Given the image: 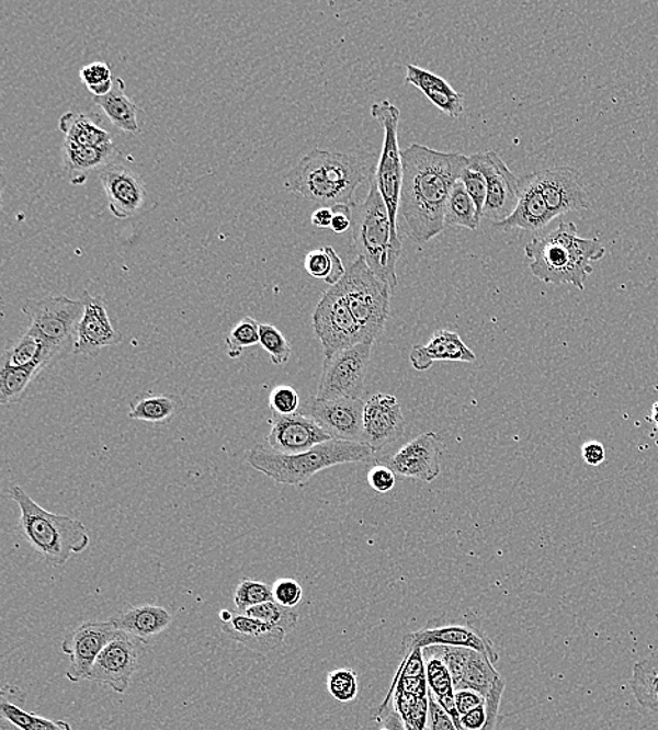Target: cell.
Instances as JSON below:
<instances>
[{
  "instance_id": "cell-25",
  "label": "cell",
  "mask_w": 658,
  "mask_h": 730,
  "mask_svg": "<svg viewBox=\"0 0 658 730\" xmlns=\"http://www.w3.org/2000/svg\"><path fill=\"white\" fill-rule=\"evenodd\" d=\"M436 362L475 363L476 354L466 346L458 333L440 329L427 344L415 346L410 353V363L417 372H427Z\"/></svg>"
},
{
  "instance_id": "cell-22",
  "label": "cell",
  "mask_w": 658,
  "mask_h": 730,
  "mask_svg": "<svg viewBox=\"0 0 658 730\" xmlns=\"http://www.w3.org/2000/svg\"><path fill=\"white\" fill-rule=\"evenodd\" d=\"M269 424L271 429L268 443L270 448L279 454L306 453L331 440L318 423L300 413L291 414V417L273 414Z\"/></svg>"
},
{
  "instance_id": "cell-46",
  "label": "cell",
  "mask_w": 658,
  "mask_h": 730,
  "mask_svg": "<svg viewBox=\"0 0 658 730\" xmlns=\"http://www.w3.org/2000/svg\"><path fill=\"white\" fill-rule=\"evenodd\" d=\"M328 692L339 703L354 702L359 695L356 673L350 669L333 670L328 674Z\"/></svg>"
},
{
  "instance_id": "cell-31",
  "label": "cell",
  "mask_w": 658,
  "mask_h": 730,
  "mask_svg": "<svg viewBox=\"0 0 658 730\" xmlns=\"http://www.w3.org/2000/svg\"><path fill=\"white\" fill-rule=\"evenodd\" d=\"M93 102L103 110L110 122L127 134H138V107L125 93L122 78L114 79L112 92L103 98H93Z\"/></svg>"
},
{
  "instance_id": "cell-21",
  "label": "cell",
  "mask_w": 658,
  "mask_h": 730,
  "mask_svg": "<svg viewBox=\"0 0 658 730\" xmlns=\"http://www.w3.org/2000/svg\"><path fill=\"white\" fill-rule=\"evenodd\" d=\"M110 213L115 218L134 217L147 204V187L143 179L125 164L114 162L100 172Z\"/></svg>"
},
{
  "instance_id": "cell-39",
  "label": "cell",
  "mask_w": 658,
  "mask_h": 730,
  "mask_svg": "<svg viewBox=\"0 0 658 730\" xmlns=\"http://www.w3.org/2000/svg\"><path fill=\"white\" fill-rule=\"evenodd\" d=\"M305 270L310 276L324 280L333 287L344 277L347 269L343 262L331 247L310 250L305 256Z\"/></svg>"
},
{
  "instance_id": "cell-5",
  "label": "cell",
  "mask_w": 658,
  "mask_h": 730,
  "mask_svg": "<svg viewBox=\"0 0 658 730\" xmlns=\"http://www.w3.org/2000/svg\"><path fill=\"white\" fill-rule=\"evenodd\" d=\"M353 209V247L371 272L389 285L392 292L398 287L396 273L401 253L398 233L392 231L388 208L382 198L375 173L370 180L368 196L361 204H351Z\"/></svg>"
},
{
  "instance_id": "cell-44",
  "label": "cell",
  "mask_w": 658,
  "mask_h": 730,
  "mask_svg": "<svg viewBox=\"0 0 658 730\" xmlns=\"http://www.w3.org/2000/svg\"><path fill=\"white\" fill-rule=\"evenodd\" d=\"M260 346L264 349L265 353H269L271 363L274 365L288 363L291 354H293V347L284 333L270 323L260 324Z\"/></svg>"
},
{
  "instance_id": "cell-54",
  "label": "cell",
  "mask_w": 658,
  "mask_h": 730,
  "mask_svg": "<svg viewBox=\"0 0 658 730\" xmlns=\"http://www.w3.org/2000/svg\"><path fill=\"white\" fill-rule=\"evenodd\" d=\"M487 723V707L486 704L480 705L472 711L462 715L461 728L462 730H481Z\"/></svg>"
},
{
  "instance_id": "cell-30",
  "label": "cell",
  "mask_w": 658,
  "mask_h": 730,
  "mask_svg": "<svg viewBox=\"0 0 658 730\" xmlns=\"http://www.w3.org/2000/svg\"><path fill=\"white\" fill-rule=\"evenodd\" d=\"M117 149L114 144L107 147H82L72 142L64 144V162L70 173H73L75 184L84 183L87 173L94 169H104L114 163Z\"/></svg>"
},
{
  "instance_id": "cell-1",
  "label": "cell",
  "mask_w": 658,
  "mask_h": 730,
  "mask_svg": "<svg viewBox=\"0 0 658 730\" xmlns=\"http://www.w3.org/2000/svg\"><path fill=\"white\" fill-rule=\"evenodd\" d=\"M401 159L399 214L404 217V231L415 243L426 244L444 232L446 202L469 167V157L413 144L401 151Z\"/></svg>"
},
{
  "instance_id": "cell-26",
  "label": "cell",
  "mask_w": 658,
  "mask_h": 730,
  "mask_svg": "<svg viewBox=\"0 0 658 730\" xmlns=\"http://www.w3.org/2000/svg\"><path fill=\"white\" fill-rule=\"evenodd\" d=\"M406 83L419 89L440 112L451 118L464 114V94L456 92L445 79L426 69L409 64L406 67Z\"/></svg>"
},
{
  "instance_id": "cell-41",
  "label": "cell",
  "mask_w": 658,
  "mask_h": 730,
  "mask_svg": "<svg viewBox=\"0 0 658 730\" xmlns=\"http://www.w3.org/2000/svg\"><path fill=\"white\" fill-rule=\"evenodd\" d=\"M226 350L230 358H239L246 349L260 344V323L256 319L245 317L235 324L225 339Z\"/></svg>"
},
{
  "instance_id": "cell-43",
  "label": "cell",
  "mask_w": 658,
  "mask_h": 730,
  "mask_svg": "<svg viewBox=\"0 0 658 730\" xmlns=\"http://www.w3.org/2000/svg\"><path fill=\"white\" fill-rule=\"evenodd\" d=\"M273 590L258 580L243 579L235 590L234 603L239 614H245L249 608L259 606V604L271 602Z\"/></svg>"
},
{
  "instance_id": "cell-18",
  "label": "cell",
  "mask_w": 658,
  "mask_h": 730,
  "mask_svg": "<svg viewBox=\"0 0 658 730\" xmlns=\"http://www.w3.org/2000/svg\"><path fill=\"white\" fill-rule=\"evenodd\" d=\"M556 217L571 212H587L591 202L581 174L567 167L547 168L530 173Z\"/></svg>"
},
{
  "instance_id": "cell-9",
  "label": "cell",
  "mask_w": 658,
  "mask_h": 730,
  "mask_svg": "<svg viewBox=\"0 0 658 730\" xmlns=\"http://www.w3.org/2000/svg\"><path fill=\"white\" fill-rule=\"evenodd\" d=\"M22 311L32 319L30 332L63 354L75 347L80 321L84 313L82 299H70L65 295L27 299Z\"/></svg>"
},
{
  "instance_id": "cell-23",
  "label": "cell",
  "mask_w": 658,
  "mask_h": 730,
  "mask_svg": "<svg viewBox=\"0 0 658 730\" xmlns=\"http://www.w3.org/2000/svg\"><path fill=\"white\" fill-rule=\"evenodd\" d=\"M80 299L84 304V313L79 323L73 354L93 356L100 350L122 343L123 334L113 328L104 299L93 297L88 292H84Z\"/></svg>"
},
{
  "instance_id": "cell-11",
  "label": "cell",
  "mask_w": 658,
  "mask_h": 730,
  "mask_svg": "<svg viewBox=\"0 0 658 730\" xmlns=\"http://www.w3.org/2000/svg\"><path fill=\"white\" fill-rule=\"evenodd\" d=\"M435 645L475 649L486 654L494 663L500 660L499 652L481 627L480 619L472 613L466 614L458 623L445 624L439 618L431 619L426 627L406 634L401 641V653L415 648L435 647Z\"/></svg>"
},
{
  "instance_id": "cell-53",
  "label": "cell",
  "mask_w": 658,
  "mask_h": 730,
  "mask_svg": "<svg viewBox=\"0 0 658 730\" xmlns=\"http://www.w3.org/2000/svg\"><path fill=\"white\" fill-rule=\"evenodd\" d=\"M484 704H486L484 695L474 692V689L455 692V707L458 709L461 717Z\"/></svg>"
},
{
  "instance_id": "cell-32",
  "label": "cell",
  "mask_w": 658,
  "mask_h": 730,
  "mask_svg": "<svg viewBox=\"0 0 658 730\" xmlns=\"http://www.w3.org/2000/svg\"><path fill=\"white\" fill-rule=\"evenodd\" d=\"M61 354L57 350L27 330L16 343L4 350L0 365L24 367L30 364H42L44 367H48Z\"/></svg>"
},
{
  "instance_id": "cell-17",
  "label": "cell",
  "mask_w": 658,
  "mask_h": 730,
  "mask_svg": "<svg viewBox=\"0 0 658 730\" xmlns=\"http://www.w3.org/2000/svg\"><path fill=\"white\" fill-rule=\"evenodd\" d=\"M444 440L435 432L420 434L390 457L379 459L396 477L431 483L441 474V458L444 454Z\"/></svg>"
},
{
  "instance_id": "cell-40",
  "label": "cell",
  "mask_w": 658,
  "mask_h": 730,
  "mask_svg": "<svg viewBox=\"0 0 658 730\" xmlns=\"http://www.w3.org/2000/svg\"><path fill=\"white\" fill-rule=\"evenodd\" d=\"M0 717L20 730H72L67 721H52V719L38 717V715L24 711L19 705L4 702L0 704Z\"/></svg>"
},
{
  "instance_id": "cell-12",
  "label": "cell",
  "mask_w": 658,
  "mask_h": 730,
  "mask_svg": "<svg viewBox=\"0 0 658 730\" xmlns=\"http://www.w3.org/2000/svg\"><path fill=\"white\" fill-rule=\"evenodd\" d=\"M374 343L365 342L326 358L316 398L361 399L371 364Z\"/></svg>"
},
{
  "instance_id": "cell-20",
  "label": "cell",
  "mask_w": 658,
  "mask_h": 730,
  "mask_svg": "<svg viewBox=\"0 0 658 730\" xmlns=\"http://www.w3.org/2000/svg\"><path fill=\"white\" fill-rule=\"evenodd\" d=\"M406 419L399 399L389 393H375L365 401L363 442L374 452L404 437Z\"/></svg>"
},
{
  "instance_id": "cell-2",
  "label": "cell",
  "mask_w": 658,
  "mask_h": 730,
  "mask_svg": "<svg viewBox=\"0 0 658 730\" xmlns=\"http://www.w3.org/2000/svg\"><path fill=\"white\" fill-rule=\"evenodd\" d=\"M375 173L371 155L314 149L284 176L286 192L321 207L353 204L355 190Z\"/></svg>"
},
{
  "instance_id": "cell-57",
  "label": "cell",
  "mask_w": 658,
  "mask_h": 730,
  "mask_svg": "<svg viewBox=\"0 0 658 730\" xmlns=\"http://www.w3.org/2000/svg\"><path fill=\"white\" fill-rule=\"evenodd\" d=\"M0 698L4 699V702L16 704L19 707H23L24 702H26V695H24L22 689L14 686H3L2 697Z\"/></svg>"
},
{
  "instance_id": "cell-36",
  "label": "cell",
  "mask_w": 658,
  "mask_h": 730,
  "mask_svg": "<svg viewBox=\"0 0 658 730\" xmlns=\"http://www.w3.org/2000/svg\"><path fill=\"white\" fill-rule=\"evenodd\" d=\"M385 698L394 704L406 729L429 730L430 695H416L390 687Z\"/></svg>"
},
{
  "instance_id": "cell-38",
  "label": "cell",
  "mask_w": 658,
  "mask_h": 730,
  "mask_svg": "<svg viewBox=\"0 0 658 730\" xmlns=\"http://www.w3.org/2000/svg\"><path fill=\"white\" fill-rule=\"evenodd\" d=\"M480 221L474 199L470 198L464 183L460 180L452 189L449 202H446L445 227H462L476 231Z\"/></svg>"
},
{
  "instance_id": "cell-59",
  "label": "cell",
  "mask_w": 658,
  "mask_h": 730,
  "mask_svg": "<svg viewBox=\"0 0 658 730\" xmlns=\"http://www.w3.org/2000/svg\"><path fill=\"white\" fill-rule=\"evenodd\" d=\"M0 730H20V729L14 727V725L10 723L9 721H7V719L2 718L0 719Z\"/></svg>"
},
{
  "instance_id": "cell-42",
  "label": "cell",
  "mask_w": 658,
  "mask_h": 730,
  "mask_svg": "<svg viewBox=\"0 0 658 730\" xmlns=\"http://www.w3.org/2000/svg\"><path fill=\"white\" fill-rule=\"evenodd\" d=\"M245 614L251 618L273 625V627L284 629L286 634L293 632L296 624H298V614H296L295 609L280 606L274 600L251 607Z\"/></svg>"
},
{
  "instance_id": "cell-50",
  "label": "cell",
  "mask_w": 658,
  "mask_h": 730,
  "mask_svg": "<svg viewBox=\"0 0 658 730\" xmlns=\"http://www.w3.org/2000/svg\"><path fill=\"white\" fill-rule=\"evenodd\" d=\"M366 479H368L371 489L381 494L389 493L396 487V474L385 464H375L370 469Z\"/></svg>"
},
{
  "instance_id": "cell-49",
  "label": "cell",
  "mask_w": 658,
  "mask_h": 730,
  "mask_svg": "<svg viewBox=\"0 0 658 730\" xmlns=\"http://www.w3.org/2000/svg\"><path fill=\"white\" fill-rule=\"evenodd\" d=\"M271 590L274 602L285 608H295L304 598V589L294 579L275 580Z\"/></svg>"
},
{
  "instance_id": "cell-19",
  "label": "cell",
  "mask_w": 658,
  "mask_h": 730,
  "mask_svg": "<svg viewBox=\"0 0 658 730\" xmlns=\"http://www.w3.org/2000/svg\"><path fill=\"white\" fill-rule=\"evenodd\" d=\"M117 631L112 619H109V621L83 623L65 637L63 652L69 658L67 670L69 682L79 683L88 680L95 659Z\"/></svg>"
},
{
  "instance_id": "cell-60",
  "label": "cell",
  "mask_w": 658,
  "mask_h": 730,
  "mask_svg": "<svg viewBox=\"0 0 658 730\" xmlns=\"http://www.w3.org/2000/svg\"><path fill=\"white\" fill-rule=\"evenodd\" d=\"M651 420H653V423H655V424H656V427L658 429V402H656L655 404H653V409H651Z\"/></svg>"
},
{
  "instance_id": "cell-29",
  "label": "cell",
  "mask_w": 658,
  "mask_h": 730,
  "mask_svg": "<svg viewBox=\"0 0 658 730\" xmlns=\"http://www.w3.org/2000/svg\"><path fill=\"white\" fill-rule=\"evenodd\" d=\"M59 129L65 141L82 145V147H107L113 145V135L103 127L99 114L68 112L59 118Z\"/></svg>"
},
{
  "instance_id": "cell-56",
  "label": "cell",
  "mask_w": 658,
  "mask_h": 730,
  "mask_svg": "<svg viewBox=\"0 0 658 730\" xmlns=\"http://www.w3.org/2000/svg\"><path fill=\"white\" fill-rule=\"evenodd\" d=\"M310 223H313L316 228H331V223H333V209L330 207H320L316 209L313 217H310Z\"/></svg>"
},
{
  "instance_id": "cell-13",
  "label": "cell",
  "mask_w": 658,
  "mask_h": 730,
  "mask_svg": "<svg viewBox=\"0 0 658 730\" xmlns=\"http://www.w3.org/2000/svg\"><path fill=\"white\" fill-rule=\"evenodd\" d=\"M470 168L484 174L487 183V197L481 219L500 224L510 217L519 204L520 179L511 172L499 153L489 151L469 157Z\"/></svg>"
},
{
  "instance_id": "cell-24",
  "label": "cell",
  "mask_w": 658,
  "mask_h": 730,
  "mask_svg": "<svg viewBox=\"0 0 658 730\" xmlns=\"http://www.w3.org/2000/svg\"><path fill=\"white\" fill-rule=\"evenodd\" d=\"M520 198L514 213L506 221L496 224L495 227L509 231V229H522L526 232H537L546 228L555 219L551 213L544 196L537 189L531 174H525L519 182Z\"/></svg>"
},
{
  "instance_id": "cell-15",
  "label": "cell",
  "mask_w": 658,
  "mask_h": 730,
  "mask_svg": "<svg viewBox=\"0 0 658 730\" xmlns=\"http://www.w3.org/2000/svg\"><path fill=\"white\" fill-rule=\"evenodd\" d=\"M140 643L143 641L133 635L115 632L95 659L89 682L105 684L118 694L127 693L131 680L139 668Z\"/></svg>"
},
{
  "instance_id": "cell-3",
  "label": "cell",
  "mask_w": 658,
  "mask_h": 730,
  "mask_svg": "<svg viewBox=\"0 0 658 730\" xmlns=\"http://www.w3.org/2000/svg\"><path fill=\"white\" fill-rule=\"evenodd\" d=\"M600 239L581 238L575 223H560L544 237L525 247L531 273L546 284H570L585 292L587 278L594 272L591 262L605 256Z\"/></svg>"
},
{
  "instance_id": "cell-16",
  "label": "cell",
  "mask_w": 658,
  "mask_h": 730,
  "mask_svg": "<svg viewBox=\"0 0 658 730\" xmlns=\"http://www.w3.org/2000/svg\"><path fill=\"white\" fill-rule=\"evenodd\" d=\"M365 402L363 399H334L324 401L310 397L300 404L298 413L318 423L331 440L339 442H363V419Z\"/></svg>"
},
{
  "instance_id": "cell-48",
  "label": "cell",
  "mask_w": 658,
  "mask_h": 730,
  "mask_svg": "<svg viewBox=\"0 0 658 730\" xmlns=\"http://www.w3.org/2000/svg\"><path fill=\"white\" fill-rule=\"evenodd\" d=\"M461 182L464 183L466 192H468L472 199L476 205L477 214L481 219L487 197V183L484 174L477 172L476 169L468 168L462 173Z\"/></svg>"
},
{
  "instance_id": "cell-55",
  "label": "cell",
  "mask_w": 658,
  "mask_h": 730,
  "mask_svg": "<svg viewBox=\"0 0 658 730\" xmlns=\"http://www.w3.org/2000/svg\"><path fill=\"white\" fill-rule=\"evenodd\" d=\"M581 457L587 465L598 467V465L605 461V447L598 442L586 443L585 446L581 447Z\"/></svg>"
},
{
  "instance_id": "cell-58",
  "label": "cell",
  "mask_w": 658,
  "mask_h": 730,
  "mask_svg": "<svg viewBox=\"0 0 658 730\" xmlns=\"http://www.w3.org/2000/svg\"><path fill=\"white\" fill-rule=\"evenodd\" d=\"M219 618H220V621H223V624L229 623L230 619L234 618V614L228 612V609H223V612H220V614H219Z\"/></svg>"
},
{
  "instance_id": "cell-14",
  "label": "cell",
  "mask_w": 658,
  "mask_h": 730,
  "mask_svg": "<svg viewBox=\"0 0 658 730\" xmlns=\"http://www.w3.org/2000/svg\"><path fill=\"white\" fill-rule=\"evenodd\" d=\"M423 657L439 658L446 664L455 692L474 689L486 698L501 678L495 663L479 650L435 645L423 648Z\"/></svg>"
},
{
  "instance_id": "cell-4",
  "label": "cell",
  "mask_w": 658,
  "mask_h": 730,
  "mask_svg": "<svg viewBox=\"0 0 658 730\" xmlns=\"http://www.w3.org/2000/svg\"><path fill=\"white\" fill-rule=\"evenodd\" d=\"M9 494L20 509V535L52 567H61L89 547L88 528L79 520L47 512L19 484L10 488Z\"/></svg>"
},
{
  "instance_id": "cell-35",
  "label": "cell",
  "mask_w": 658,
  "mask_h": 730,
  "mask_svg": "<svg viewBox=\"0 0 658 730\" xmlns=\"http://www.w3.org/2000/svg\"><path fill=\"white\" fill-rule=\"evenodd\" d=\"M184 403L175 395H160V397H145L133 402L129 418L152 424H168L182 413Z\"/></svg>"
},
{
  "instance_id": "cell-45",
  "label": "cell",
  "mask_w": 658,
  "mask_h": 730,
  "mask_svg": "<svg viewBox=\"0 0 658 730\" xmlns=\"http://www.w3.org/2000/svg\"><path fill=\"white\" fill-rule=\"evenodd\" d=\"M79 77L93 98L105 96L114 87L112 68L107 62L89 64L80 69Z\"/></svg>"
},
{
  "instance_id": "cell-37",
  "label": "cell",
  "mask_w": 658,
  "mask_h": 730,
  "mask_svg": "<svg viewBox=\"0 0 658 730\" xmlns=\"http://www.w3.org/2000/svg\"><path fill=\"white\" fill-rule=\"evenodd\" d=\"M44 368L47 367L42 364H30L24 367L0 365V403L10 407L22 401L34 378Z\"/></svg>"
},
{
  "instance_id": "cell-6",
  "label": "cell",
  "mask_w": 658,
  "mask_h": 730,
  "mask_svg": "<svg viewBox=\"0 0 658 730\" xmlns=\"http://www.w3.org/2000/svg\"><path fill=\"white\" fill-rule=\"evenodd\" d=\"M374 458V449L364 443L330 440L309 452L294 455L274 453L273 449L261 446L254 447L248 453L246 461L274 482L300 487L324 469L341 464L370 463Z\"/></svg>"
},
{
  "instance_id": "cell-10",
  "label": "cell",
  "mask_w": 658,
  "mask_h": 730,
  "mask_svg": "<svg viewBox=\"0 0 658 730\" xmlns=\"http://www.w3.org/2000/svg\"><path fill=\"white\" fill-rule=\"evenodd\" d=\"M314 330L324 347L325 360L343 350L365 343V334L356 322L339 284L321 295L314 312Z\"/></svg>"
},
{
  "instance_id": "cell-34",
  "label": "cell",
  "mask_w": 658,
  "mask_h": 730,
  "mask_svg": "<svg viewBox=\"0 0 658 730\" xmlns=\"http://www.w3.org/2000/svg\"><path fill=\"white\" fill-rule=\"evenodd\" d=\"M629 686L636 702L658 717V653L635 663Z\"/></svg>"
},
{
  "instance_id": "cell-51",
  "label": "cell",
  "mask_w": 658,
  "mask_h": 730,
  "mask_svg": "<svg viewBox=\"0 0 658 730\" xmlns=\"http://www.w3.org/2000/svg\"><path fill=\"white\" fill-rule=\"evenodd\" d=\"M374 718L379 725V730H408L388 698H385L384 703L376 708Z\"/></svg>"
},
{
  "instance_id": "cell-27",
  "label": "cell",
  "mask_w": 658,
  "mask_h": 730,
  "mask_svg": "<svg viewBox=\"0 0 658 730\" xmlns=\"http://www.w3.org/2000/svg\"><path fill=\"white\" fill-rule=\"evenodd\" d=\"M223 632L234 641L254 652L268 653L284 643V629L251 618L246 614H236L229 623L223 625Z\"/></svg>"
},
{
  "instance_id": "cell-28",
  "label": "cell",
  "mask_w": 658,
  "mask_h": 730,
  "mask_svg": "<svg viewBox=\"0 0 658 730\" xmlns=\"http://www.w3.org/2000/svg\"><path fill=\"white\" fill-rule=\"evenodd\" d=\"M112 619L118 631H124L139 641L147 642L158 637L172 624V614L158 606L129 607Z\"/></svg>"
},
{
  "instance_id": "cell-7",
  "label": "cell",
  "mask_w": 658,
  "mask_h": 730,
  "mask_svg": "<svg viewBox=\"0 0 658 730\" xmlns=\"http://www.w3.org/2000/svg\"><path fill=\"white\" fill-rule=\"evenodd\" d=\"M339 285L351 312L363 329L366 342L375 343L384 333L390 315L389 285L376 277L361 258H356L347 269Z\"/></svg>"
},
{
  "instance_id": "cell-47",
  "label": "cell",
  "mask_w": 658,
  "mask_h": 730,
  "mask_svg": "<svg viewBox=\"0 0 658 730\" xmlns=\"http://www.w3.org/2000/svg\"><path fill=\"white\" fill-rule=\"evenodd\" d=\"M269 403L271 413L280 414V417H291V414L298 413L300 408L299 395L290 385L275 387L270 393Z\"/></svg>"
},
{
  "instance_id": "cell-33",
  "label": "cell",
  "mask_w": 658,
  "mask_h": 730,
  "mask_svg": "<svg viewBox=\"0 0 658 730\" xmlns=\"http://www.w3.org/2000/svg\"><path fill=\"white\" fill-rule=\"evenodd\" d=\"M427 684L429 694L450 715L458 730L461 728V715L455 707V687L450 669L439 658H424Z\"/></svg>"
},
{
  "instance_id": "cell-8",
  "label": "cell",
  "mask_w": 658,
  "mask_h": 730,
  "mask_svg": "<svg viewBox=\"0 0 658 730\" xmlns=\"http://www.w3.org/2000/svg\"><path fill=\"white\" fill-rule=\"evenodd\" d=\"M371 116L384 128V145L375 169L379 193L388 208L392 231L398 233L401 184H404V159L399 148L400 110L389 100L371 106Z\"/></svg>"
},
{
  "instance_id": "cell-52",
  "label": "cell",
  "mask_w": 658,
  "mask_h": 730,
  "mask_svg": "<svg viewBox=\"0 0 658 730\" xmlns=\"http://www.w3.org/2000/svg\"><path fill=\"white\" fill-rule=\"evenodd\" d=\"M331 209H333L331 231L338 235L350 231L353 228V209H351V204L334 205Z\"/></svg>"
}]
</instances>
